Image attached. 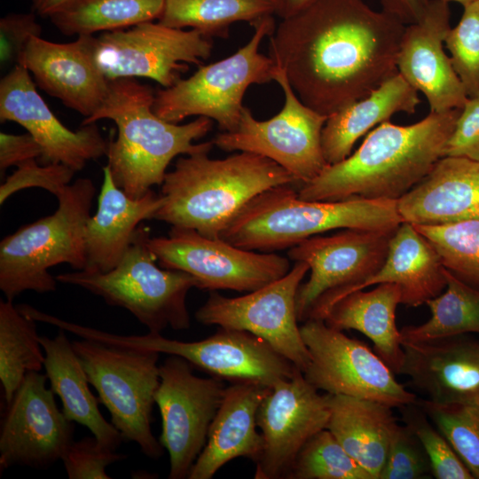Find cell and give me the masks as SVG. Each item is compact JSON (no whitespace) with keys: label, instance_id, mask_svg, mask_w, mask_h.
I'll return each instance as SVG.
<instances>
[{"label":"cell","instance_id":"cell-1","mask_svg":"<svg viewBox=\"0 0 479 479\" xmlns=\"http://www.w3.org/2000/svg\"><path fill=\"white\" fill-rule=\"evenodd\" d=\"M405 26L364 0H317L281 19L269 56L302 102L329 116L398 74Z\"/></svg>","mask_w":479,"mask_h":479},{"label":"cell","instance_id":"cell-2","mask_svg":"<svg viewBox=\"0 0 479 479\" xmlns=\"http://www.w3.org/2000/svg\"><path fill=\"white\" fill-rule=\"evenodd\" d=\"M460 110L430 112L407 126L389 121L379 124L353 153L301 185L299 197L326 201L397 200L444 157Z\"/></svg>","mask_w":479,"mask_h":479},{"label":"cell","instance_id":"cell-3","mask_svg":"<svg viewBox=\"0 0 479 479\" xmlns=\"http://www.w3.org/2000/svg\"><path fill=\"white\" fill-rule=\"evenodd\" d=\"M155 93L135 78L109 81L100 107L82 125L112 120L117 137L108 142L107 164L115 185L137 199L161 185L170 161L179 154L210 152L214 143L194 144L212 129L213 121L200 116L178 124L165 121L153 110Z\"/></svg>","mask_w":479,"mask_h":479},{"label":"cell","instance_id":"cell-4","mask_svg":"<svg viewBox=\"0 0 479 479\" xmlns=\"http://www.w3.org/2000/svg\"><path fill=\"white\" fill-rule=\"evenodd\" d=\"M208 153L178 158L161 185L163 203L153 219L218 239L255 196L297 183L284 168L260 154L239 152L211 159Z\"/></svg>","mask_w":479,"mask_h":479},{"label":"cell","instance_id":"cell-5","mask_svg":"<svg viewBox=\"0 0 479 479\" xmlns=\"http://www.w3.org/2000/svg\"><path fill=\"white\" fill-rule=\"evenodd\" d=\"M401 223L397 200H306L290 185H282L251 200L220 238L243 249L271 252L333 230L393 232Z\"/></svg>","mask_w":479,"mask_h":479},{"label":"cell","instance_id":"cell-6","mask_svg":"<svg viewBox=\"0 0 479 479\" xmlns=\"http://www.w3.org/2000/svg\"><path fill=\"white\" fill-rule=\"evenodd\" d=\"M95 193L90 178H78L57 197L59 206L52 215L1 240L0 289L7 300L28 290L55 291L58 281L48 271L54 265L85 269V225Z\"/></svg>","mask_w":479,"mask_h":479},{"label":"cell","instance_id":"cell-7","mask_svg":"<svg viewBox=\"0 0 479 479\" xmlns=\"http://www.w3.org/2000/svg\"><path fill=\"white\" fill-rule=\"evenodd\" d=\"M150 237L149 230L139 224L121 261L107 272L76 271L55 278L127 310L150 333L161 334L168 327L187 329L191 319L186 295L196 287V280L185 271L158 266L149 247Z\"/></svg>","mask_w":479,"mask_h":479},{"label":"cell","instance_id":"cell-8","mask_svg":"<svg viewBox=\"0 0 479 479\" xmlns=\"http://www.w3.org/2000/svg\"><path fill=\"white\" fill-rule=\"evenodd\" d=\"M254 25V35L236 52L216 62L201 65L188 78L155 92L153 112L161 119L178 123L190 116L215 121L222 131L237 129L244 95L252 84L273 81L276 65L260 52L262 41L275 29L272 15Z\"/></svg>","mask_w":479,"mask_h":479},{"label":"cell","instance_id":"cell-9","mask_svg":"<svg viewBox=\"0 0 479 479\" xmlns=\"http://www.w3.org/2000/svg\"><path fill=\"white\" fill-rule=\"evenodd\" d=\"M72 344L123 440L136 443L151 459L162 456L163 447L151 428L160 353L82 338Z\"/></svg>","mask_w":479,"mask_h":479},{"label":"cell","instance_id":"cell-10","mask_svg":"<svg viewBox=\"0 0 479 479\" xmlns=\"http://www.w3.org/2000/svg\"><path fill=\"white\" fill-rule=\"evenodd\" d=\"M69 331L82 339L178 356L213 377L232 383L251 382L270 388L299 370L260 337L224 328L194 342L169 339L161 334L121 335L72 323ZM231 383V384H232Z\"/></svg>","mask_w":479,"mask_h":479},{"label":"cell","instance_id":"cell-11","mask_svg":"<svg viewBox=\"0 0 479 479\" xmlns=\"http://www.w3.org/2000/svg\"><path fill=\"white\" fill-rule=\"evenodd\" d=\"M394 232L342 229L290 247L288 258L306 263L310 270L296 294L298 321L324 320L337 302L373 276L386 259Z\"/></svg>","mask_w":479,"mask_h":479},{"label":"cell","instance_id":"cell-12","mask_svg":"<svg viewBox=\"0 0 479 479\" xmlns=\"http://www.w3.org/2000/svg\"><path fill=\"white\" fill-rule=\"evenodd\" d=\"M273 80L285 96L282 109L271 119L258 121L244 106L237 129L222 131L212 141L226 152H249L264 156L302 185L314 179L328 165L321 144L322 130L328 116L302 103L277 66Z\"/></svg>","mask_w":479,"mask_h":479},{"label":"cell","instance_id":"cell-13","mask_svg":"<svg viewBox=\"0 0 479 479\" xmlns=\"http://www.w3.org/2000/svg\"><path fill=\"white\" fill-rule=\"evenodd\" d=\"M92 56L108 81L148 78L169 88L177 83L189 64L198 67L209 58L211 38L197 30H185L147 21L90 35Z\"/></svg>","mask_w":479,"mask_h":479},{"label":"cell","instance_id":"cell-14","mask_svg":"<svg viewBox=\"0 0 479 479\" xmlns=\"http://www.w3.org/2000/svg\"><path fill=\"white\" fill-rule=\"evenodd\" d=\"M310 360L302 372L318 390L370 399L392 408L417 402L394 372L365 343L350 338L322 319H310L300 326Z\"/></svg>","mask_w":479,"mask_h":479},{"label":"cell","instance_id":"cell-15","mask_svg":"<svg viewBox=\"0 0 479 479\" xmlns=\"http://www.w3.org/2000/svg\"><path fill=\"white\" fill-rule=\"evenodd\" d=\"M149 247L165 269L185 271L201 290L252 292L285 276L290 259L238 247L221 238L172 226L167 237H150Z\"/></svg>","mask_w":479,"mask_h":479},{"label":"cell","instance_id":"cell-16","mask_svg":"<svg viewBox=\"0 0 479 479\" xmlns=\"http://www.w3.org/2000/svg\"><path fill=\"white\" fill-rule=\"evenodd\" d=\"M294 263L285 276L245 295L226 297L212 291L195 312L196 320L251 333L303 372L310 355L298 326L296 294L310 267Z\"/></svg>","mask_w":479,"mask_h":479},{"label":"cell","instance_id":"cell-17","mask_svg":"<svg viewBox=\"0 0 479 479\" xmlns=\"http://www.w3.org/2000/svg\"><path fill=\"white\" fill-rule=\"evenodd\" d=\"M192 366L173 355L159 366L154 399L161 417L159 441L169 456V479L188 477L206 444L225 389L222 380L198 377Z\"/></svg>","mask_w":479,"mask_h":479},{"label":"cell","instance_id":"cell-18","mask_svg":"<svg viewBox=\"0 0 479 479\" xmlns=\"http://www.w3.org/2000/svg\"><path fill=\"white\" fill-rule=\"evenodd\" d=\"M330 411L321 395L297 370L268 389L256 416L263 450L255 462V479L285 478L304 444L326 428Z\"/></svg>","mask_w":479,"mask_h":479},{"label":"cell","instance_id":"cell-19","mask_svg":"<svg viewBox=\"0 0 479 479\" xmlns=\"http://www.w3.org/2000/svg\"><path fill=\"white\" fill-rule=\"evenodd\" d=\"M47 376L29 372L1 422L0 468L27 466L45 469L61 459L73 442L74 426L58 408Z\"/></svg>","mask_w":479,"mask_h":479},{"label":"cell","instance_id":"cell-20","mask_svg":"<svg viewBox=\"0 0 479 479\" xmlns=\"http://www.w3.org/2000/svg\"><path fill=\"white\" fill-rule=\"evenodd\" d=\"M0 121L21 125L43 149V164H64L75 171L86 163L106 155L108 142L96 122L74 131L52 113L36 90L29 71L22 65L0 81Z\"/></svg>","mask_w":479,"mask_h":479},{"label":"cell","instance_id":"cell-21","mask_svg":"<svg viewBox=\"0 0 479 479\" xmlns=\"http://www.w3.org/2000/svg\"><path fill=\"white\" fill-rule=\"evenodd\" d=\"M449 4L428 0L420 19L405 26L398 74L428 99L430 112L461 109L468 96L444 50L450 30Z\"/></svg>","mask_w":479,"mask_h":479},{"label":"cell","instance_id":"cell-22","mask_svg":"<svg viewBox=\"0 0 479 479\" xmlns=\"http://www.w3.org/2000/svg\"><path fill=\"white\" fill-rule=\"evenodd\" d=\"M90 35L67 43L32 36L18 62L32 74L36 86L84 119L100 107L109 86L92 56Z\"/></svg>","mask_w":479,"mask_h":479},{"label":"cell","instance_id":"cell-23","mask_svg":"<svg viewBox=\"0 0 479 479\" xmlns=\"http://www.w3.org/2000/svg\"><path fill=\"white\" fill-rule=\"evenodd\" d=\"M398 374L437 404L479 398V341L467 334L422 342H404Z\"/></svg>","mask_w":479,"mask_h":479},{"label":"cell","instance_id":"cell-24","mask_svg":"<svg viewBox=\"0 0 479 479\" xmlns=\"http://www.w3.org/2000/svg\"><path fill=\"white\" fill-rule=\"evenodd\" d=\"M403 222L440 225L479 219V161L444 156L397 200Z\"/></svg>","mask_w":479,"mask_h":479},{"label":"cell","instance_id":"cell-25","mask_svg":"<svg viewBox=\"0 0 479 479\" xmlns=\"http://www.w3.org/2000/svg\"><path fill=\"white\" fill-rule=\"evenodd\" d=\"M268 389L251 382L225 387L206 444L188 479H211L224 465L236 458H247L255 463L259 459L263 437L257 430L256 416Z\"/></svg>","mask_w":479,"mask_h":479},{"label":"cell","instance_id":"cell-26","mask_svg":"<svg viewBox=\"0 0 479 479\" xmlns=\"http://www.w3.org/2000/svg\"><path fill=\"white\" fill-rule=\"evenodd\" d=\"M163 203L153 190L133 199L119 188L109 168H103L98 210L85 225L86 266L82 271L107 272L121 261L141 221L153 219Z\"/></svg>","mask_w":479,"mask_h":479},{"label":"cell","instance_id":"cell-27","mask_svg":"<svg viewBox=\"0 0 479 479\" xmlns=\"http://www.w3.org/2000/svg\"><path fill=\"white\" fill-rule=\"evenodd\" d=\"M383 283L398 285L402 304L410 307L425 304L445 288L444 267L436 250L410 223L399 224L381 267L351 293Z\"/></svg>","mask_w":479,"mask_h":479},{"label":"cell","instance_id":"cell-28","mask_svg":"<svg viewBox=\"0 0 479 479\" xmlns=\"http://www.w3.org/2000/svg\"><path fill=\"white\" fill-rule=\"evenodd\" d=\"M326 428L373 479H379L398 425L394 408L370 399L326 393Z\"/></svg>","mask_w":479,"mask_h":479},{"label":"cell","instance_id":"cell-29","mask_svg":"<svg viewBox=\"0 0 479 479\" xmlns=\"http://www.w3.org/2000/svg\"><path fill=\"white\" fill-rule=\"evenodd\" d=\"M420 103L418 90L397 74L366 97L330 114L321 135L326 161L330 165L343 161L373 127L389 121L395 114L415 113Z\"/></svg>","mask_w":479,"mask_h":479},{"label":"cell","instance_id":"cell-30","mask_svg":"<svg viewBox=\"0 0 479 479\" xmlns=\"http://www.w3.org/2000/svg\"><path fill=\"white\" fill-rule=\"evenodd\" d=\"M66 333L59 328L54 338L40 336L51 389L60 397L62 412L69 420L85 426L102 444L116 450L123 441L122 436L101 414L89 389L87 374Z\"/></svg>","mask_w":479,"mask_h":479},{"label":"cell","instance_id":"cell-31","mask_svg":"<svg viewBox=\"0 0 479 479\" xmlns=\"http://www.w3.org/2000/svg\"><path fill=\"white\" fill-rule=\"evenodd\" d=\"M402 303L401 288L394 283L379 284L370 291H355L328 311L324 321L338 330L354 329L365 334L375 352L398 374L404 361L400 330L396 310Z\"/></svg>","mask_w":479,"mask_h":479},{"label":"cell","instance_id":"cell-32","mask_svg":"<svg viewBox=\"0 0 479 479\" xmlns=\"http://www.w3.org/2000/svg\"><path fill=\"white\" fill-rule=\"evenodd\" d=\"M165 0H72L49 18L66 35H87L159 20Z\"/></svg>","mask_w":479,"mask_h":479},{"label":"cell","instance_id":"cell-33","mask_svg":"<svg viewBox=\"0 0 479 479\" xmlns=\"http://www.w3.org/2000/svg\"><path fill=\"white\" fill-rule=\"evenodd\" d=\"M444 276V292L426 302L431 317L421 325L403 327L402 343L479 334V288L463 282L445 268Z\"/></svg>","mask_w":479,"mask_h":479},{"label":"cell","instance_id":"cell-34","mask_svg":"<svg viewBox=\"0 0 479 479\" xmlns=\"http://www.w3.org/2000/svg\"><path fill=\"white\" fill-rule=\"evenodd\" d=\"M275 11L271 0H165L158 20L170 27H190L209 38H224L232 24H255Z\"/></svg>","mask_w":479,"mask_h":479},{"label":"cell","instance_id":"cell-35","mask_svg":"<svg viewBox=\"0 0 479 479\" xmlns=\"http://www.w3.org/2000/svg\"><path fill=\"white\" fill-rule=\"evenodd\" d=\"M35 320L22 314L12 300L0 301V380L8 403L27 373L44 365Z\"/></svg>","mask_w":479,"mask_h":479},{"label":"cell","instance_id":"cell-36","mask_svg":"<svg viewBox=\"0 0 479 479\" xmlns=\"http://www.w3.org/2000/svg\"><path fill=\"white\" fill-rule=\"evenodd\" d=\"M413 225L435 247L447 271L479 288V219Z\"/></svg>","mask_w":479,"mask_h":479},{"label":"cell","instance_id":"cell-37","mask_svg":"<svg viewBox=\"0 0 479 479\" xmlns=\"http://www.w3.org/2000/svg\"><path fill=\"white\" fill-rule=\"evenodd\" d=\"M287 479H373L324 428L310 437L295 456Z\"/></svg>","mask_w":479,"mask_h":479},{"label":"cell","instance_id":"cell-38","mask_svg":"<svg viewBox=\"0 0 479 479\" xmlns=\"http://www.w3.org/2000/svg\"><path fill=\"white\" fill-rule=\"evenodd\" d=\"M417 404L445 436L469 469L479 479V398L460 404H437L428 399Z\"/></svg>","mask_w":479,"mask_h":479},{"label":"cell","instance_id":"cell-39","mask_svg":"<svg viewBox=\"0 0 479 479\" xmlns=\"http://www.w3.org/2000/svg\"><path fill=\"white\" fill-rule=\"evenodd\" d=\"M416 403L400 409L404 424L412 428L427 453L433 477L474 479L449 441L432 425L429 418Z\"/></svg>","mask_w":479,"mask_h":479},{"label":"cell","instance_id":"cell-40","mask_svg":"<svg viewBox=\"0 0 479 479\" xmlns=\"http://www.w3.org/2000/svg\"><path fill=\"white\" fill-rule=\"evenodd\" d=\"M458 24L444 39L452 64L468 97L479 92V0L463 6Z\"/></svg>","mask_w":479,"mask_h":479},{"label":"cell","instance_id":"cell-41","mask_svg":"<svg viewBox=\"0 0 479 479\" xmlns=\"http://www.w3.org/2000/svg\"><path fill=\"white\" fill-rule=\"evenodd\" d=\"M432 471L420 440L404 425L398 424L392 436L379 479H428Z\"/></svg>","mask_w":479,"mask_h":479},{"label":"cell","instance_id":"cell-42","mask_svg":"<svg viewBox=\"0 0 479 479\" xmlns=\"http://www.w3.org/2000/svg\"><path fill=\"white\" fill-rule=\"evenodd\" d=\"M125 458L93 436L73 440L61 460L69 479H109L106 467Z\"/></svg>","mask_w":479,"mask_h":479},{"label":"cell","instance_id":"cell-43","mask_svg":"<svg viewBox=\"0 0 479 479\" xmlns=\"http://www.w3.org/2000/svg\"><path fill=\"white\" fill-rule=\"evenodd\" d=\"M17 167L0 186L1 205L13 193L30 187L43 188L58 197L70 185L76 172L64 164L39 165L35 159Z\"/></svg>","mask_w":479,"mask_h":479},{"label":"cell","instance_id":"cell-44","mask_svg":"<svg viewBox=\"0 0 479 479\" xmlns=\"http://www.w3.org/2000/svg\"><path fill=\"white\" fill-rule=\"evenodd\" d=\"M444 156L479 161V92L468 97L461 108L445 145Z\"/></svg>","mask_w":479,"mask_h":479},{"label":"cell","instance_id":"cell-45","mask_svg":"<svg viewBox=\"0 0 479 479\" xmlns=\"http://www.w3.org/2000/svg\"><path fill=\"white\" fill-rule=\"evenodd\" d=\"M42 28L35 14L10 13L0 20L1 63L18 64L28 42L35 35H41Z\"/></svg>","mask_w":479,"mask_h":479},{"label":"cell","instance_id":"cell-46","mask_svg":"<svg viewBox=\"0 0 479 479\" xmlns=\"http://www.w3.org/2000/svg\"><path fill=\"white\" fill-rule=\"evenodd\" d=\"M43 149L28 132L21 135L0 133V171L1 176L11 166L41 157Z\"/></svg>","mask_w":479,"mask_h":479},{"label":"cell","instance_id":"cell-47","mask_svg":"<svg viewBox=\"0 0 479 479\" xmlns=\"http://www.w3.org/2000/svg\"><path fill=\"white\" fill-rule=\"evenodd\" d=\"M428 0H380L382 11L397 18L405 25L417 21Z\"/></svg>","mask_w":479,"mask_h":479},{"label":"cell","instance_id":"cell-48","mask_svg":"<svg viewBox=\"0 0 479 479\" xmlns=\"http://www.w3.org/2000/svg\"><path fill=\"white\" fill-rule=\"evenodd\" d=\"M317 0H278L275 13L281 19L290 17Z\"/></svg>","mask_w":479,"mask_h":479},{"label":"cell","instance_id":"cell-49","mask_svg":"<svg viewBox=\"0 0 479 479\" xmlns=\"http://www.w3.org/2000/svg\"><path fill=\"white\" fill-rule=\"evenodd\" d=\"M34 12L44 17H50L72 0H31Z\"/></svg>","mask_w":479,"mask_h":479},{"label":"cell","instance_id":"cell-50","mask_svg":"<svg viewBox=\"0 0 479 479\" xmlns=\"http://www.w3.org/2000/svg\"><path fill=\"white\" fill-rule=\"evenodd\" d=\"M443 2H445L447 4L451 3V2H455V3H458V4H460L462 6L467 4L468 3H471L475 0H441Z\"/></svg>","mask_w":479,"mask_h":479},{"label":"cell","instance_id":"cell-51","mask_svg":"<svg viewBox=\"0 0 479 479\" xmlns=\"http://www.w3.org/2000/svg\"><path fill=\"white\" fill-rule=\"evenodd\" d=\"M271 1L274 4L275 8H276V6H277V1H278V0H271ZM275 12H276V11H275Z\"/></svg>","mask_w":479,"mask_h":479}]
</instances>
